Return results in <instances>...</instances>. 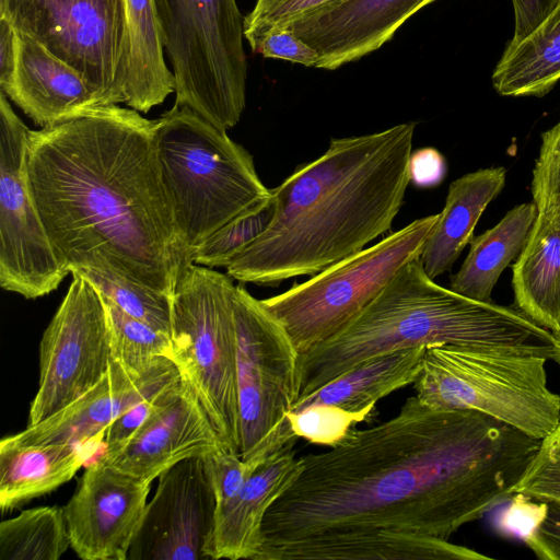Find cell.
Wrapping results in <instances>:
<instances>
[{
  "instance_id": "cell-1",
  "label": "cell",
  "mask_w": 560,
  "mask_h": 560,
  "mask_svg": "<svg viewBox=\"0 0 560 560\" xmlns=\"http://www.w3.org/2000/svg\"><path fill=\"white\" fill-rule=\"evenodd\" d=\"M541 440L409 397L393 418L300 458L253 560H489L450 542L514 495Z\"/></svg>"
},
{
  "instance_id": "cell-2",
  "label": "cell",
  "mask_w": 560,
  "mask_h": 560,
  "mask_svg": "<svg viewBox=\"0 0 560 560\" xmlns=\"http://www.w3.org/2000/svg\"><path fill=\"white\" fill-rule=\"evenodd\" d=\"M155 126L114 104L30 130L32 195L68 273H116L174 295L188 265L161 178Z\"/></svg>"
},
{
  "instance_id": "cell-3",
  "label": "cell",
  "mask_w": 560,
  "mask_h": 560,
  "mask_svg": "<svg viewBox=\"0 0 560 560\" xmlns=\"http://www.w3.org/2000/svg\"><path fill=\"white\" fill-rule=\"evenodd\" d=\"M415 122L332 138L317 159L271 189L268 228L226 267L240 282L313 276L392 229L408 184Z\"/></svg>"
},
{
  "instance_id": "cell-4",
  "label": "cell",
  "mask_w": 560,
  "mask_h": 560,
  "mask_svg": "<svg viewBox=\"0 0 560 560\" xmlns=\"http://www.w3.org/2000/svg\"><path fill=\"white\" fill-rule=\"evenodd\" d=\"M553 334L515 305L462 295L438 284L420 258L405 264L341 331L299 357V399L363 361L430 345H547Z\"/></svg>"
},
{
  "instance_id": "cell-5",
  "label": "cell",
  "mask_w": 560,
  "mask_h": 560,
  "mask_svg": "<svg viewBox=\"0 0 560 560\" xmlns=\"http://www.w3.org/2000/svg\"><path fill=\"white\" fill-rule=\"evenodd\" d=\"M155 147L187 265L203 241L272 196L249 152L186 106L156 119Z\"/></svg>"
},
{
  "instance_id": "cell-6",
  "label": "cell",
  "mask_w": 560,
  "mask_h": 560,
  "mask_svg": "<svg viewBox=\"0 0 560 560\" xmlns=\"http://www.w3.org/2000/svg\"><path fill=\"white\" fill-rule=\"evenodd\" d=\"M546 345H430L413 382L433 409L475 410L542 440L560 423V396L547 386Z\"/></svg>"
},
{
  "instance_id": "cell-7",
  "label": "cell",
  "mask_w": 560,
  "mask_h": 560,
  "mask_svg": "<svg viewBox=\"0 0 560 560\" xmlns=\"http://www.w3.org/2000/svg\"><path fill=\"white\" fill-rule=\"evenodd\" d=\"M175 78V104L226 131L246 104L244 28L235 0H154Z\"/></svg>"
},
{
  "instance_id": "cell-8",
  "label": "cell",
  "mask_w": 560,
  "mask_h": 560,
  "mask_svg": "<svg viewBox=\"0 0 560 560\" xmlns=\"http://www.w3.org/2000/svg\"><path fill=\"white\" fill-rule=\"evenodd\" d=\"M235 285L213 268L189 264L173 295V361L188 380L224 444L240 454Z\"/></svg>"
},
{
  "instance_id": "cell-9",
  "label": "cell",
  "mask_w": 560,
  "mask_h": 560,
  "mask_svg": "<svg viewBox=\"0 0 560 560\" xmlns=\"http://www.w3.org/2000/svg\"><path fill=\"white\" fill-rule=\"evenodd\" d=\"M439 213L417 219L289 290L260 300L300 354L348 326L407 262L419 258Z\"/></svg>"
},
{
  "instance_id": "cell-10",
  "label": "cell",
  "mask_w": 560,
  "mask_h": 560,
  "mask_svg": "<svg viewBox=\"0 0 560 560\" xmlns=\"http://www.w3.org/2000/svg\"><path fill=\"white\" fill-rule=\"evenodd\" d=\"M240 455L261 465L299 439L289 412L299 399V357L283 326L242 284L235 285Z\"/></svg>"
},
{
  "instance_id": "cell-11",
  "label": "cell",
  "mask_w": 560,
  "mask_h": 560,
  "mask_svg": "<svg viewBox=\"0 0 560 560\" xmlns=\"http://www.w3.org/2000/svg\"><path fill=\"white\" fill-rule=\"evenodd\" d=\"M0 19L75 69L98 106L125 104L130 61L126 0H0Z\"/></svg>"
},
{
  "instance_id": "cell-12",
  "label": "cell",
  "mask_w": 560,
  "mask_h": 560,
  "mask_svg": "<svg viewBox=\"0 0 560 560\" xmlns=\"http://www.w3.org/2000/svg\"><path fill=\"white\" fill-rule=\"evenodd\" d=\"M71 275L70 287L40 340L38 390L27 427L93 388L114 361L105 299L81 271Z\"/></svg>"
},
{
  "instance_id": "cell-13",
  "label": "cell",
  "mask_w": 560,
  "mask_h": 560,
  "mask_svg": "<svg viewBox=\"0 0 560 560\" xmlns=\"http://www.w3.org/2000/svg\"><path fill=\"white\" fill-rule=\"evenodd\" d=\"M30 130L0 91V285L36 299L56 290L68 272L54 253L32 195Z\"/></svg>"
},
{
  "instance_id": "cell-14",
  "label": "cell",
  "mask_w": 560,
  "mask_h": 560,
  "mask_svg": "<svg viewBox=\"0 0 560 560\" xmlns=\"http://www.w3.org/2000/svg\"><path fill=\"white\" fill-rule=\"evenodd\" d=\"M217 500L202 456L186 458L159 476L129 560L211 559Z\"/></svg>"
},
{
  "instance_id": "cell-15",
  "label": "cell",
  "mask_w": 560,
  "mask_h": 560,
  "mask_svg": "<svg viewBox=\"0 0 560 560\" xmlns=\"http://www.w3.org/2000/svg\"><path fill=\"white\" fill-rule=\"evenodd\" d=\"M150 488V482L119 471L102 456L90 464L63 506L70 546L78 557L127 560Z\"/></svg>"
},
{
  "instance_id": "cell-16",
  "label": "cell",
  "mask_w": 560,
  "mask_h": 560,
  "mask_svg": "<svg viewBox=\"0 0 560 560\" xmlns=\"http://www.w3.org/2000/svg\"><path fill=\"white\" fill-rule=\"evenodd\" d=\"M219 447L228 446L196 389L182 376L137 432L120 447L105 451L102 457L119 471L151 483L175 464Z\"/></svg>"
},
{
  "instance_id": "cell-17",
  "label": "cell",
  "mask_w": 560,
  "mask_h": 560,
  "mask_svg": "<svg viewBox=\"0 0 560 560\" xmlns=\"http://www.w3.org/2000/svg\"><path fill=\"white\" fill-rule=\"evenodd\" d=\"M182 377L176 363L160 359L142 374H132L113 361L103 378L80 398L25 430L7 436L20 444L84 446L104 436L121 413Z\"/></svg>"
},
{
  "instance_id": "cell-18",
  "label": "cell",
  "mask_w": 560,
  "mask_h": 560,
  "mask_svg": "<svg viewBox=\"0 0 560 560\" xmlns=\"http://www.w3.org/2000/svg\"><path fill=\"white\" fill-rule=\"evenodd\" d=\"M435 0H339L283 26L314 48L316 68L335 70L377 50Z\"/></svg>"
},
{
  "instance_id": "cell-19",
  "label": "cell",
  "mask_w": 560,
  "mask_h": 560,
  "mask_svg": "<svg viewBox=\"0 0 560 560\" xmlns=\"http://www.w3.org/2000/svg\"><path fill=\"white\" fill-rule=\"evenodd\" d=\"M42 128L98 106L83 77L45 47L16 34V65L10 86L2 91Z\"/></svg>"
},
{
  "instance_id": "cell-20",
  "label": "cell",
  "mask_w": 560,
  "mask_h": 560,
  "mask_svg": "<svg viewBox=\"0 0 560 560\" xmlns=\"http://www.w3.org/2000/svg\"><path fill=\"white\" fill-rule=\"evenodd\" d=\"M300 466L294 446H288L256 468L238 494L215 513L211 559H254L265 515Z\"/></svg>"
},
{
  "instance_id": "cell-21",
  "label": "cell",
  "mask_w": 560,
  "mask_h": 560,
  "mask_svg": "<svg viewBox=\"0 0 560 560\" xmlns=\"http://www.w3.org/2000/svg\"><path fill=\"white\" fill-rule=\"evenodd\" d=\"M515 306L552 334L560 331V203L538 209L512 265Z\"/></svg>"
},
{
  "instance_id": "cell-22",
  "label": "cell",
  "mask_w": 560,
  "mask_h": 560,
  "mask_svg": "<svg viewBox=\"0 0 560 560\" xmlns=\"http://www.w3.org/2000/svg\"><path fill=\"white\" fill-rule=\"evenodd\" d=\"M505 183L506 171L502 166L480 168L451 183L444 208L419 257L430 278L451 270L474 238L483 211L501 194Z\"/></svg>"
},
{
  "instance_id": "cell-23",
  "label": "cell",
  "mask_w": 560,
  "mask_h": 560,
  "mask_svg": "<svg viewBox=\"0 0 560 560\" xmlns=\"http://www.w3.org/2000/svg\"><path fill=\"white\" fill-rule=\"evenodd\" d=\"M425 347L395 350L370 358L298 399L290 412L313 405H332L365 419L381 398L413 384L421 370Z\"/></svg>"
},
{
  "instance_id": "cell-24",
  "label": "cell",
  "mask_w": 560,
  "mask_h": 560,
  "mask_svg": "<svg viewBox=\"0 0 560 560\" xmlns=\"http://www.w3.org/2000/svg\"><path fill=\"white\" fill-rule=\"evenodd\" d=\"M83 446L0 442V508L2 512L68 482L88 458Z\"/></svg>"
},
{
  "instance_id": "cell-25",
  "label": "cell",
  "mask_w": 560,
  "mask_h": 560,
  "mask_svg": "<svg viewBox=\"0 0 560 560\" xmlns=\"http://www.w3.org/2000/svg\"><path fill=\"white\" fill-rule=\"evenodd\" d=\"M537 213L534 202L517 205L493 228L474 237L459 270L451 278L450 289L474 300L491 302L494 285L523 249Z\"/></svg>"
},
{
  "instance_id": "cell-26",
  "label": "cell",
  "mask_w": 560,
  "mask_h": 560,
  "mask_svg": "<svg viewBox=\"0 0 560 560\" xmlns=\"http://www.w3.org/2000/svg\"><path fill=\"white\" fill-rule=\"evenodd\" d=\"M130 61L125 104L148 113L175 92V78L165 62L164 34L154 0H126Z\"/></svg>"
},
{
  "instance_id": "cell-27",
  "label": "cell",
  "mask_w": 560,
  "mask_h": 560,
  "mask_svg": "<svg viewBox=\"0 0 560 560\" xmlns=\"http://www.w3.org/2000/svg\"><path fill=\"white\" fill-rule=\"evenodd\" d=\"M559 80L560 0L528 36L508 45L492 73V84L502 96L541 97Z\"/></svg>"
},
{
  "instance_id": "cell-28",
  "label": "cell",
  "mask_w": 560,
  "mask_h": 560,
  "mask_svg": "<svg viewBox=\"0 0 560 560\" xmlns=\"http://www.w3.org/2000/svg\"><path fill=\"white\" fill-rule=\"evenodd\" d=\"M69 546L63 508L24 510L0 524V560H57Z\"/></svg>"
},
{
  "instance_id": "cell-29",
  "label": "cell",
  "mask_w": 560,
  "mask_h": 560,
  "mask_svg": "<svg viewBox=\"0 0 560 560\" xmlns=\"http://www.w3.org/2000/svg\"><path fill=\"white\" fill-rule=\"evenodd\" d=\"M104 299L109 314L114 361L132 374H142L162 358L173 360L168 332L128 315L106 296Z\"/></svg>"
},
{
  "instance_id": "cell-30",
  "label": "cell",
  "mask_w": 560,
  "mask_h": 560,
  "mask_svg": "<svg viewBox=\"0 0 560 560\" xmlns=\"http://www.w3.org/2000/svg\"><path fill=\"white\" fill-rule=\"evenodd\" d=\"M121 311L172 334L173 296L116 273L78 269Z\"/></svg>"
},
{
  "instance_id": "cell-31",
  "label": "cell",
  "mask_w": 560,
  "mask_h": 560,
  "mask_svg": "<svg viewBox=\"0 0 560 560\" xmlns=\"http://www.w3.org/2000/svg\"><path fill=\"white\" fill-rule=\"evenodd\" d=\"M275 214V201L258 205L220 228L192 253V264L214 268L228 267L270 224Z\"/></svg>"
},
{
  "instance_id": "cell-32",
  "label": "cell",
  "mask_w": 560,
  "mask_h": 560,
  "mask_svg": "<svg viewBox=\"0 0 560 560\" xmlns=\"http://www.w3.org/2000/svg\"><path fill=\"white\" fill-rule=\"evenodd\" d=\"M513 492L539 502H560V423L541 440L536 456Z\"/></svg>"
},
{
  "instance_id": "cell-33",
  "label": "cell",
  "mask_w": 560,
  "mask_h": 560,
  "mask_svg": "<svg viewBox=\"0 0 560 560\" xmlns=\"http://www.w3.org/2000/svg\"><path fill=\"white\" fill-rule=\"evenodd\" d=\"M289 420L298 438L332 447L364 418L332 405H313L290 412Z\"/></svg>"
},
{
  "instance_id": "cell-34",
  "label": "cell",
  "mask_w": 560,
  "mask_h": 560,
  "mask_svg": "<svg viewBox=\"0 0 560 560\" xmlns=\"http://www.w3.org/2000/svg\"><path fill=\"white\" fill-rule=\"evenodd\" d=\"M202 460L217 500V511L224 508L238 494L258 467L244 462L238 453L228 447H219L207 453L202 456Z\"/></svg>"
},
{
  "instance_id": "cell-35",
  "label": "cell",
  "mask_w": 560,
  "mask_h": 560,
  "mask_svg": "<svg viewBox=\"0 0 560 560\" xmlns=\"http://www.w3.org/2000/svg\"><path fill=\"white\" fill-rule=\"evenodd\" d=\"M339 0H257L244 18V37L252 45L267 31L283 26Z\"/></svg>"
},
{
  "instance_id": "cell-36",
  "label": "cell",
  "mask_w": 560,
  "mask_h": 560,
  "mask_svg": "<svg viewBox=\"0 0 560 560\" xmlns=\"http://www.w3.org/2000/svg\"><path fill=\"white\" fill-rule=\"evenodd\" d=\"M530 190L537 210L560 195V120L541 133Z\"/></svg>"
},
{
  "instance_id": "cell-37",
  "label": "cell",
  "mask_w": 560,
  "mask_h": 560,
  "mask_svg": "<svg viewBox=\"0 0 560 560\" xmlns=\"http://www.w3.org/2000/svg\"><path fill=\"white\" fill-rule=\"evenodd\" d=\"M252 50L266 58L282 59L316 68L318 52L285 26L270 28L252 45Z\"/></svg>"
},
{
  "instance_id": "cell-38",
  "label": "cell",
  "mask_w": 560,
  "mask_h": 560,
  "mask_svg": "<svg viewBox=\"0 0 560 560\" xmlns=\"http://www.w3.org/2000/svg\"><path fill=\"white\" fill-rule=\"evenodd\" d=\"M175 383L140 400L112 422L104 434L105 451H113L124 445L163 402Z\"/></svg>"
},
{
  "instance_id": "cell-39",
  "label": "cell",
  "mask_w": 560,
  "mask_h": 560,
  "mask_svg": "<svg viewBox=\"0 0 560 560\" xmlns=\"http://www.w3.org/2000/svg\"><path fill=\"white\" fill-rule=\"evenodd\" d=\"M524 541L539 559L560 560V502H545L540 518Z\"/></svg>"
},
{
  "instance_id": "cell-40",
  "label": "cell",
  "mask_w": 560,
  "mask_h": 560,
  "mask_svg": "<svg viewBox=\"0 0 560 560\" xmlns=\"http://www.w3.org/2000/svg\"><path fill=\"white\" fill-rule=\"evenodd\" d=\"M446 171L445 158L435 148H420L410 154V183L418 188H432L440 185L446 175Z\"/></svg>"
},
{
  "instance_id": "cell-41",
  "label": "cell",
  "mask_w": 560,
  "mask_h": 560,
  "mask_svg": "<svg viewBox=\"0 0 560 560\" xmlns=\"http://www.w3.org/2000/svg\"><path fill=\"white\" fill-rule=\"evenodd\" d=\"M558 0H512L514 34L509 44H517L528 36L551 12Z\"/></svg>"
},
{
  "instance_id": "cell-42",
  "label": "cell",
  "mask_w": 560,
  "mask_h": 560,
  "mask_svg": "<svg viewBox=\"0 0 560 560\" xmlns=\"http://www.w3.org/2000/svg\"><path fill=\"white\" fill-rule=\"evenodd\" d=\"M16 65V33L0 19V88L5 91L13 79Z\"/></svg>"
},
{
  "instance_id": "cell-43",
  "label": "cell",
  "mask_w": 560,
  "mask_h": 560,
  "mask_svg": "<svg viewBox=\"0 0 560 560\" xmlns=\"http://www.w3.org/2000/svg\"><path fill=\"white\" fill-rule=\"evenodd\" d=\"M555 341H553V360L557 361V363L560 365V331L557 334H553Z\"/></svg>"
},
{
  "instance_id": "cell-44",
  "label": "cell",
  "mask_w": 560,
  "mask_h": 560,
  "mask_svg": "<svg viewBox=\"0 0 560 560\" xmlns=\"http://www.w3.org/2000/svg\"><path fill=\"white\" fill-rule=\"evenodd\" d=\"M553 200H557L560 203V195L557 196ZM551 202V201H550Z\"/></svg>"
}]
</instances>
